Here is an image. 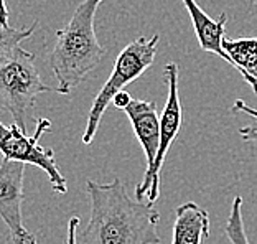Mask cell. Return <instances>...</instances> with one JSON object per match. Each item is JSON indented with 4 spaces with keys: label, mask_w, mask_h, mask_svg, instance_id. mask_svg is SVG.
Segmentation results:
<instances>
[{
    "label": "cell",
    "mask_w": 257,
    "mask_h": 244,
    "mask_svg": "<svg viewBox=\"0 0 257 244\" xmlns=\"http://www.w3.org/2000/svg\"><path fill=\"white\" fill-rule=\"evenodd\" d=\"M89 221L83 244H160V213L154 203L132 198L120 178L109 183L86 180Z\"/></svg>",
    "instance_id": "cell-1"
},
{
    "label": "cell",
    "mask_w": 257,
    "mask_h": 244,
    "mask_svg": "<svg viewBox=\"0 0 257 244\" xmlns=\"http://www.w3.org/2000/svg\"><path fill=\"white\" fill-rule=\"evenodd\" d=\"M106 0H83L68 25L56 32V42L50 55V68L58 81L56 92L69 94L106 56L94 30V17Z\"/></svg>",
    "instance_id": "cell-2"
},
{
    "label": "cell",
    "mask_w": 257,
    "mask_h": 244,
    "mask_svg": "<svg viewBox=\"0 0 257 244\" xmlns=\"http://www.w3.org/2000/svg\"><path fill=\"white\" fill-rule=\"evenodd\" d=\"M35 66V55L19 46L5 60H0V104L22 131L35 117V102L40 94L51 92Z\"/></svg>",
    "instance_id": "cell-3"
},
{
    "label": "cell",
    "mask_w": 257,
    "mask_h": 244,
    "mask_svg": "<svg viewBox=\"0 0 257 244\" xmlns=\"http://www.w3.org/2000/svg\"><path fill=\"white\" fill-rule=\"evenodd\" d=\"M159 40H160L159 33H155L152 38L139 37L132 43H128L119 53L117 60L114 63L112 73H110V76L104 83L101 91L97 92V96L92 101L91 111L87 114L86 129L83 137H81L84 145H89L92 142L104 112H106L109 104L112 102L114 94H117L127 84H131L132 81L140 78L152 66V63L155 61L157 56Z\"/></svg>",
    "instance_id": "cell-4"
},
{
    "label": "cell",
    "mask_w": 257,
    "mask_h": 244,
    "mask_svg": "<svg viewBox=\"0 0 257 244\" xmlns=\"http://www.w3.org/2000/svg\"><path fill=\"white\" fill-rule=\"evenodd\" d=\"M50 129L51 120L46 117L37 120L33 136H27V132L22 131L15 122H12V126H5L0 122V154L4 155V159L42 168L56 193H66L68 182L56 165L55 152L51 149H43L38 144L43 134Z\"/></svg>",
    "instance_id": "cell-5"
},
{
    "label": "cell",
    "mask_w": 257,
    "mask_h": 244,
    "mask_svg": "<svg viewBox=\"0 0 257 244\" xmlns=\"http://www.w3.org/2000/svg\"><path fill=\"white\" fill-rule=\"evenodd\" d=\"M163 76H165L168 86V96L165 107H163L160 115V145L159 154H157L155 164L150 170H145L142 182L136 188V198L144 200L147 196L150 203H155L160 196V173L165 157L168 154V149L177 139L180 127L183 120V109L180 102L178 94V65L177 63H167L163 68Z\"/></svg>",
    "instance_id": "cell-6"
},
{
    "label": "cell",
    "mask_w": 257,
    "mask_h": 244,
    "mask_svg": "<svg viewBox=\"0 0 257 244\" xmlns=\"http://www.w3.org/2000/svg\"><path fill=\"white\" fill-rule=\"evenodd\" d=\"M23 162L4 159L0 164V218L9 228L12 244H38L35 234L25 228L22 214L23 203Z\"/></svg>",
    "instance_id": "cell-7"
},
{
    "label": "cell",
    "mask_w": 257,
    "mask_h": 244,
    "mask_svg": "<svg viewBox=\"0 0 257 244\" xmlns=\"http://www.w3.org/2000/svg\"><path fill=\"white\" fill-rule=\"evenodd\" d=\"M122 111L131 120L134 134L144 149L145 160H147L145 170H150L155 164L160 145V117L157 104L154 101H142L132 97L131 104Z\"/></svg>",
    "instance_id": "cell-8"
},
{
    "label": "cell",
    "mask_w": 257,
    "mask_h": 244,
    "mask_svg": "<svg viewBox=\"0 0 257 244\" xmlns=\"http://www.w3.org/2000/svg\"><path fill=\"white\" fill-rule=\"evenodd\" d=\"M186 12H188L195 35L198 40V45L203 51L213 53L216 56L223 58L232 66L231 56L226 53L223 42L226 37V23H227V14L223 12L218 20H213L206 12H204L195 0H182Z\"/></svg>",
    "instance_id": "cell-9"
},
{
    "label": "cell",
    "mask_w": 257,
    "mask_h": 244,
    "mask_svg": "<svg viewBox=\"0 0 257 244\" xmlns=\"http://www.w3.org/2000/svg\"><path fill=\"white\" fill-rule=\"evenodd\" d=\"M209 236V214L195 201H186L175 210L172 244H203Z\"/></svg>",
    "instance_id": "cell-10"
},
{
    "label": "cell",
    "mask_w": 257,
    "mask_h": 244,
    "mask_svg": "<svg viewBox=\"0 0 257 244\" xmlns=\"http://www.w3.org/2000/svg\"><path fill=\"white\" fill-rule=\"evenodd\" d=\"M223 46L231 56L232 68L241 73L244 81L257 94V37L226 38Z\"/></svg>",
    "instance_id": "cell-11"
},
{
    "label": "cell",
    "mask_w": 257,
    "mask_h": 244,
    "mask_svg": "<svg viewBox=\"0 0 257 244\" xmlns=\"http://www.w3.org/2000/svg\"><path fill=\"white\" fill-rule=\"evenodd\" d=\"M38 23L33 22L32 27L15 28L10 25H2L0 23V60H5L14 51L19 48L23 40L30 38Z\"/></svg>",
    "instance_id": "cell-12"
},
{
    "label": "cell",
    "mask_w": 257,
    "mask_h": 244,
    "mask_svg": "<svg viewBox=\"0 0 257 244\" xmlns=\"http://www.w3.org/2000/svg\"><path fill=\"white\" fill-rule=\"evenodd\" d=\"M242 203L244 200L241 196H234L231 205L229 216L224 226V233L231 244H250L246 234V228H244V219H242Z\"/></svg>",
    "instance_id": "cell-13"
},
{
    "label": "cell",
    "mask_w": 257,
    "mask_h": 244,
    "mask_svg": "<svg viewBox=\"0 0 257 244\" xmlns=\"http://www.w3.org/2000/svg\"><path fill=\"white\" fill-rule=\"evenodd\" d=\"M231 111L234 112V114H237V112L249 114L250 117H255L257 119V109L250 107L249 104H246L242 99H237L234 102V106L231 107ZM239 136H241L246 142H255L257 144V124L241 127V129H239Z\"/></svg>",
    "instance_id": "cell-14"
},
{
    "label": "cell",
    "mask_w": 257,
    "mask_h": 244,
    "mask_svg": "<svg viewBox=\"0 0 257 244\" xmlns=\"http://www.w3.org/2000/svg\"><path fill=\"white\" fill-rule=\"evenodd\" d=\"M131 101H132V96H131V92H127L125 89H122V91H119L117 94H114V97H112V106L114 107H117L119 111H122L124 107H127L128 104H131Z\"/></svg>",
    "instance_id": "cell-15"
},
{
    "label": "cell",
    "mask_w": 257,
    "mask_h": 244,
    "mask_svg": "<svg viewBox=\"0 0 257 244\" xmlns=\"http://www.w3.org/2000/svg\"><path fill=\"white\" fill-rule=\"evenodd\" d=\"M78 226H79V218L73 216L68 223V234L64 244H78Z\"/></svg>",
    "instance_id": "cell-16"
},
{
    "label": "cell",
    "mask_w": 257,
    "mask_h": 244,
    "mask_svg": "<svg viewBox=\"0 0 257 244\" xmlns=\"http://www.w3.org/2000/svg\"><path fill=\"white\" fill-rule=\"evenodd\" d=\"M9 22H10L9 7H7V4H5V0H0V23H2V25H9Z\"/></svg>",
    "instance_id": "cell-17"
},
{
    "label": "cell",
    "mask_w": 257,
    "mask_h": 244,
    "mask_svg": "<svg viewBox=\"0 0 257 244\" xmlns=\"http://www.w3.org/2000/svg\"><path fill=\"white\" fill-rule=\"evenodd\" d=\"M250 2H252L254 5H257V0H250Z\"/></svg>",
    "instance_id": "cell-18"
}]
</instances>
